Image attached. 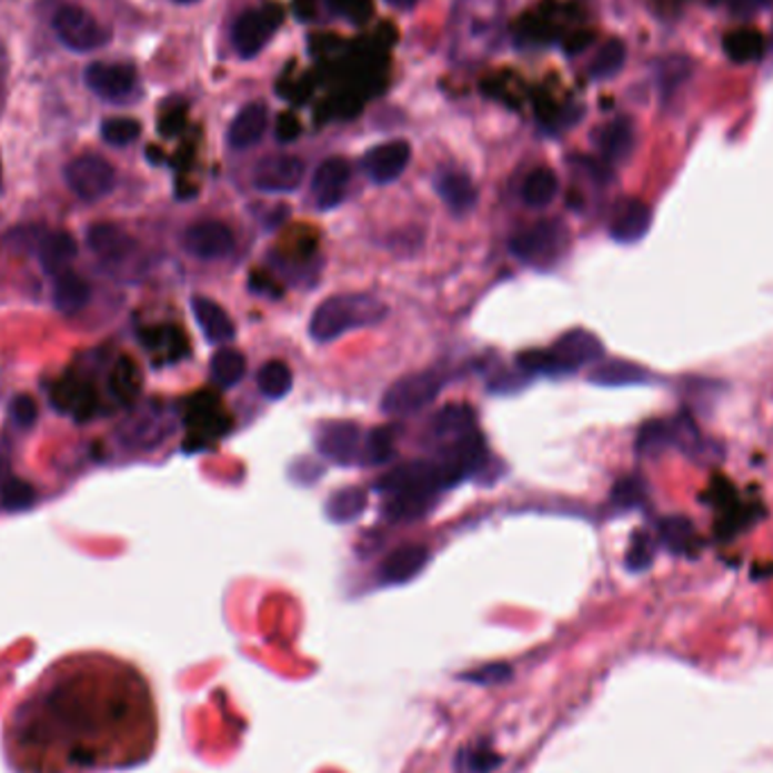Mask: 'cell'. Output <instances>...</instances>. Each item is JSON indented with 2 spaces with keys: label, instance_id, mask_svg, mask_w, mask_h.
Instances as JSON below:
<instances>
[{
  "label": "cell",
  "instance_id": "obj_1",
  "mask_svg": "<svg viewBox=\"0 0 773 773\" xmlns=\"http://www.w3.org/2000/svg\"><path fill=\"white\" fill-rule=\"evenodd\" d=\"M386 317V305L371 294H340L321 303L310 317V335L333 342L349 331L375 327Z\"/></svg>",
  "mask_w": 773,
  "mask_h": 773
},
{
  "label": "cell",
  "instance_id": "obj_2",
  "mask_svg": "<svg viewBox=\"0 0 773 773\" xmlns=\"http://www.w3.org/2000/svg\"><path fill=\"white\" fill-rule=\"evenodd\" d=\"M443 390V378L436 371H419L396 380L382 396V412L405 416L430 405Z\"/></svg>",
  "mask_w": 773,
  "mask_h": 773
},
{
  "label": "cell",
  "instance_id": "obj_3",
  "mask_svg": "<svg viewBox=\"0 0 773 773\" xmlns=\"http://www.w3.org/2000/svg\"><path fill=\"white\" fill-rule=\"evenodd\" d=\"M52 30L57 39L76 50V52H91L109 43V30L102 28L91 12H87L80 6H63L52 17Z\"/></svg>",
  "mask_w": 773,
  "mask_h": 773
},
{
  "label": "cell",
  "instance_id": "obj_4",
  "mask_svg": "<svg viewBox=\"0 0 773 773\" xmlns=\"http://www.w3.org/2000/svg\"><path fill=\"white\" fill-rule=\"evenodd\" d=\"M568 244V231L559 222H539L521 233H515L509 242L511 253L523 263L543 265L552 263L563 253Z\"/></svg>",
  "mask_w": 773,
  "mask_h": 773
},
{
  "label": "cell",
  "instance_id": "obj_5",
  "mask_svg": "<svg viewBox=\"0 0 773 773\" xmlns=\"http://www.w3.org/2000/svg\"><path fill=\"white\" fill-rule=\"evenodd\" d=\"M281 21H283V10L274 3L253 8V10H247L244 14H240L238 21L233 23V30H231V41H233L238 54L244 59L255 57L270 43L277 28L281 26Z\"/></svg>",
  "mask_w": 773,
  "mask_h": 773
},
{
  "label": "cell",
  "instance_id": "obj_6",
  "mask_svg": "<svg viewBox=\"0 0 773 773\" xmlns=\"http://www.w3.org/2000/svg\"><path fill=\"white\" fill-rule=\"evenodd\" d=\"M87 87L111 104H127L139 98V76L129 63L96 61L84 73Z\"/></svg>",
  "mask_w": 773,
  "mask_h": 773
},
{
  "label": "cell",
  "instance_id": "obj_7",
  "mask_svg": "<svg viewBox=\"0 0 773 773\" xmlns=\"http://www.w3.org/2000/svg\"><path fill=\"white\" fill-rule=\"evenodd\" d=\"M486 458V445L478 430L450 441L443 448L441 462L436 464L441 486H455L462 480H466L473 471L480 469V464Z\"/></svg>",
  "mask_w": 773,
  "mask_h": 773
},
{
  "label": "cell",
  "instance_id": "obj_8",
  "mask_svg": "<svg viewBox=\"0 0 773 773\" xmlns=\"http://www.w3.org/2000/svg\"><path fill=\"white\" fill-rule=\"evenodd\" d=\"M67 183L84 202H98L107 198L116 185L113 165L98 154H82L67 165Z\"/></svg>",
  "mask_w": 773,
  "mask_h": 773
},
{
  "label": "cell",
  "instance_id": "obj_9",
  "mask_svg": "<svg viewBox=\"0 0 773 773\" xmlns=\"http://www.w3.org/2000/svg\"><path fill=\"white\" fill-rule=\"evenodd\" d=\"M364 443L362 430L349 421L327 423L317 432L319 453L340 466L360 464V460H364Z\"/></svg>",
  "mask_w": 773,
  "mask_h": 773
},
{
  "label": "cell",
  "instance_id": "obj_10",
  "mask_svg": "<svg viewBox=\"0 0 773 773\" xmlns=\"http://www.w3.org/2000/svg\"><path fill=\"white\" fill-rule=\"evenodd\" d=\"M548 353L552 360V373H574L598 362L604 355V344L591 331L576 329L561 335Z\"/></svg>",
  "mask_w": 773,
  "mask_h": 773
},
{
  "label": "cell",
  "instance_id": "obj_11",
  "mask_svg": "<svg viewBox=\"0 0 773 773\" xmlns=\"http://www.w3.org/2000/svg\"><path fill=\"white\" fill-rule=\"evenodd\" d=\"M441 489L436 464L408 462L396 466L378 482V491L386 498L392 495H434Z\"/></svg>",
  "mask_w": 773,
  "mask_h": 773
},
{
  "label": "cell",
  "instance_id": "obj_12",
  "mask_svg": "<svg viewBox=\"0 0 773 773\" xmlns=\"http://www.w3.org/2000/svg\"><path fill=\"white\" fill-rule=\"evenodd\" d=\"M458 17H460L458 23H462V30L460 34H455V41L462 52H475L495 39L498 23H500L498 0H480V19H475L471 0H464Z\"/></svg>",
  "mask_w": 773,
  "mask_h": 773
},
{
  "label": "cell",
  "instance_id": "obj_13",
  "mask_svg": "<svg viewBox=\"0 0 773 773\" xmlns=\"http://www.w3.org/2000/svg\"><path fill=\"white\" fill-rule=\"evenodd\" d=\"M233 233L227 224L209 220L198 222L185 229L183 233V247L190 255L200 258V261H220V258L229 255L233 251Z\"/></svg>",
  "mask_w": 773,
  "mask_h": 773
},
{
  "label": "cell",
  "instance_id": "obj_14",
  "mask_svg": "<svg viewBox=\"0 0 773 773\" xmlns=\"http://www.w3.org/2000/svg\"><path fill=\"white\" fill-rule=\"evenodd\" d=\"M305 165L290 154L265 157L253 170V185L263 192H292L301 185Z\"/></svg>",
  "mask_w": 773,
  "mask_h": 773
},
{
  "label": "cell",
  "instance_id": "obj_15",
  "mask_svg": "<svg viewBox=\"0 0 773 773\" xmlns=\"http://www.w3.org/2000/svg\"><path fill=\"white\" fill-rule=\"evenodd\" d=\"M410 159H412V148L408 141H390V143H380L371 148L364 154L362 165H364V172L375 183H392L405 172Z\"/></svg>",
  "mask_w": 773,
  "mask_h": 773
},
{
  "label": "cell",
  "instance_id": "obj_16",
  "mask_svg": "<svg viewBox=\"0 0 773 773\" xmlns=\"http://www.w3.org/2000/svg\"><path fill=\"white\" fill-rule=\"evenodd\" d=\"M652 227V209L642 200L626 198L618 202L611 218V235L622 244H633L647 235Z\"/></svg>",
  "mask_w": 773,
  "mask_h": 773
},
{
  "label": "cell",
  "instance_id": "obj_17",
  "mask_svg": "<svg viewBox=\"0 0 773 773\" xmlns=\"http://www.w3.org/2000/svg\"><path fill=\"white\" fill-rule=\"evenodd\" d=\"M351 179V165L335 157L327 159L314 172L312 179V192L317 195V202L321 209H333L344 198V185Z\"/></svg>",
  "mask_w": 773,
  "mask_h": 773
},
{
  "label": "cell",
  "instance_id": "obj_18",
  "mask_svg": "<svg viewBox=\"0 0 773 773\" xmlns=\"http://www.w3.org/2000/svg\"><path fill=\"white\" fill-rule=\"evenodd\" d=\"M430 561L428 548L419 543H408L396 548L380 565V579L384 584H405L414 579Z\"/></svg>",
  "mask_w": 773,
  "mask_h": 773
},
{
  "label": "cell",
  "instance_id": "obj_19",
  "mask_svg": "<svg viewBox=\"0 0 773 773\" xmlns=\"http://www.w3.org/2000/svg\"><path fill=\"white\" fill-rule=\"evenodd\" d=\"M87 242L104 263H122L137 249V240L116 224H93L87 231Z\"/></svg>",
  "mask_w": 773,
  "mask_h": 773
},
{
  "label": "cell",
  "instance_id": "obj_20",
  "mask_svg": "<svg viewBox=\"0 0 773 773\" xmlns=\"http://www.w3.org/2000/svg\"><path fill=\"white\" fill-rule=\"evenodd\" d=\"M268 129V107L263 102H249L233 118L229 127V145L233 150H249L263 139Z\"/></svg>",
  "mask_w": 773,
  "mask_h": 773
},
{
  "label": "cell",
  "instance_id": "obj_21",
  "mask_svg": "<svg viewBox=\"0 0 773 773\" xmlns=\"http://www.w3.org/2000/svg\"><path fill=\"white\" fill-rule=\"evenodd\" d=\"M76 255H78V242L67 231L48 233L39 244V263H41L43 272L50 274L52 279L63 274V272H69L71 263L76 261Z\"/></svg>",
  "mask_w": 773,
  "mask_h": 773
},
{
  "label": "cell",
  "instance_id": "obj_22",
  "mask_svg": "<svg viewBox=\"0 0 773 773\" xmlns=\"http://www.w3.org/2000/svg\"><path fill=\"white\" fill-rule=\"evenodd\" d=\"M434 190L453 213H469L478 202V190L464 172H441L434 179Z\"/></svg>",
  "mask_w": 773,
  "mask_h": 773
},
{
  "label": "cell",
  "instance_id": "obj_23",
  "mask_svg": "<svg viewBox=\"0 0 773 773\" xmlns=\"http://www.w3.org/2000/svg\"><path fill=\"white\" fill-rule=\"evenodd\" d=\"M598 148L609 163H622L635 148V132L629 118H615L600 129Z\"/></svg>",
  "mask_w": 773,
  "mask_h": 773
},
{
  "label": "cell",
  "instance_id": "obj_24",
  "mask_svg": "<svg viewBox=\"0 0 773 773\" xmlns=\"http://www.w3.org/2000/svg\"><path fill=\"white\" fill-rule=\"evenodd\" d=\"M192 312H195L198 324L204 331L209 342L224 344V342H231L235 338L233 321L229 319L224 308H220L215 301H211L207 297H195L192 299Z\"/></svg>",
  "mask_w": 773,
  "mask_h": 773
},
{
  "label": "cell",
  "instance_id": "obj_25",
  "mask_svg": "<svg viewBox=\"0 0 773 773\" xmlns=\"http://www.w3.org/2000/svg\"><path fill=\"white\" fill-rule=\"evenodd\" d=\"M475 430V412L469 405H445L430 421V432L436 441H455Z\"/></svg>",
  "mask_w": 773,
  "mask_h": 773
},
{
  "label": "cell",
  "instance_id": "obj_26",
  "mask_svg": "<svg viewBox=\"0 0 773 773\" xmlns=\"http://www.w3.org/2000/svg\"><path fill=\"white\" fill-rule=\"evenodd\" d=\"M89 299H91V288L80 274L69 270V272L54 277L52 301H54V308L59 312L76 314L89 303Z\"/></svg>",
  "mask_w": 773,
  "mask_h": 773
},
{
  "label": "cell",
  "instance_id": "obj_27",
  "mask_svg": "<svg viewBox=\"0 0 773 773\" xmlns=\"http://www.w3.org/2000/svg\"><path fill=\"white\" fill-rule=\"evenodd\" d=\"M726 54L731 61L735 63H751V61H757L762 54H764V48H766V41H764V34L755 28H740V30H733L724 37L722 41Z\"/></svg>",
  "mask_w": 773,
  "mask_h": 773
},
{
  "label": "cell",
  "instance_id": "obj_28",
  "mask_svg": "<svg viewBox=\"0 0 773 773\" xmlns=\"http://www.w3.org/2000/svg\"><path fill=\"white\" fill-rule=\"evenodd\" d=\"M367 506V493L364 489H358V486H347V489H340L335 491L329 502H327V515H329V521L333 523H351L355 519H360V513L364 511Z\"/></svg>",
  "mask_w": 773,
  "mask_h": 773
},
{
  "label": "cell",
  "instance_id": "obj_29",
  "mask_svg": "<svg viewBox=\"0 0 773 773\" xmlns=\"http://www.w3.org/2000/svg\"><path fill=\"white\" fill-rule=\"evenodd\" d=\"M556 192H559V179L550 168L532 170L523 183V200L532 209H543L552 204Z\"/></svg>",
  "mask_w": 773,
  "mask_h": 773
},
{
  "label": "cell",
  "instance_id": "obj_30",
  "mask_svg": "<svg viewBox=\"0 0 773 773\" xmlns=\"http://www.w3.org/2000/svg\"><path fill=\"white\" fill-rule=\"evenodd\" d=\"M647 371L638 364L624 362V360H613L606 364H600L591 373V382L602 384V386H622V384H638L647 380Z\"/></svg>",
  "mask_w": 773,
  "mask_h": 773
},
{
  "label": "cell",
  "instance_id": "obj_31",
  "mask_svg": "<svg viewBox=\"0 0 773 773\" xmlns=\"http://www.w3.org/2000/svg\"><path fill=\"white\" fill-rule=\"evenodd\" d=\"M626 61V46L622 39H609L600 52L595 54V59L591 61L589 67V76L593 80H611L613 76H618Z\"/></svg>",
  "mask_w": 773,
  "mask_h": 773
},
{
  "label": "cell",
  "instance_id": "obj_32",
  "mask_svg": "<svg viewBox=\"0 0 773 773\" xmlns=\"http://www.w3.org/2000/svg\"><path fill=\"white\" fill-rule=\"evenodd\" d=\"M244 371H247V360L235 349H222L211 360V375L220 386H224V390L235 386L244 378Z\"/></svg>",
  "mask_w": 773,
  "mask_h": 773
},
{
  "label": "cell",
  "instance_id": "obj_33",
  "mask_svg": "<svg viewBox=\"0 0 773 773\" xmlns=\"http://www.w3.org/2000/svg\"><path fill=\"white\" fill-rule=\"evenodd\" d=\"M672 445V423L670 421H652L644 425L638 434L635 450L642 458H659Z\"/></svg>",
  "mask_w": 773,
  "mask_h": 773
},
{
  "label": "cell",
  "instance_id": "obj_34",
  "mask_svg": "<svg viewBox=\"0 0 773 773\" xmlns=\"http://www.w3.org/2000/svg\"><path fill=\"white\" fill-rule=\"evenodd\" d=\"M141 390V373L139 367L129 360L120 358L111 371V392L120 403H129L139 396Z\"/></svg>",
  "mask_w": 773,
  "mask_h": 773
},
{
  "label": "cell",
  "instance_id": "obj_35",
  "mask_svg": "<svg viewBox=\"0 0 773 773\" xmlns=\"http://www.w3.org/2000/svg\"><path fill=\"white\" fill-rule=\"evenodd\" d=\"M258 386H261V392L268 399H283L290 394L292 390V371L285 362L272 360L268 364H263V369L258 371Z\"/></svg>",
  "mask_w": 773,
  "mask_h": 773
},
{
  "label": "cell",
  "instance_id": "obj_36",
  "mask_svg": "<svg viewBox=\"0 0 773 773\" xmlns=\"http://www.w3.org/2000/svg\"><path fill=\"white\" fill-rule=\"evenodd\" d=\"M500 755L486 746V744H473L458 753L455 769L460 773H491L495 766H500Z\"/></svg>",
  "mask_w": 773,
  "mask_h": 773
},
{
  "label": "cell",
  "instance_id": "obj_37",
  "mask_svg": "<svg viewBox=\"0 0 773 773\" xmlns=\"http://www.w3.org/2000/svg\"><path fill=\"white\" fill-rule=\"evenodd\" d=\"M218 399H213L211 394H202L195 403L190 405V423L198 425L207 432H222L224 425V414L218 408Z\"/></svg>",
  "mask_w": 773,
  "mask_h": 773
},
{
  "label": "cell",
  "instance_id": "obj_38",
  "mask_svg": "<svg viewBox=\"0 0 773 773\" xmlns=\"http://www.w3.org/2000/svg\"><path fill=\"white\" fill-rule=\"evenodd\" d=\"M37 502V491L19 478L6 480V484L0 486V509L6 511H26Z\"/></svg>",
  "mask_w": 773,
  "mask_h": 773
},
{
  "label": "cell",
  "instance_id": "obj_39",
  "mask_svg": "<svg viewBox=\"0 0 773 773\" xmlns=\"http://www.w3.org/2000/svg\"><path fill=\"white\" fill-rule=\"evenodd\" d=\"M100 134L109 145L122 148L141 137V122L134 118H109L102 122Z\"/></svg>",
  "mask_w": 773,
  "mask_h": 773
},
{
  "label": "cell",
  "instance_id": "obj_40",
  "mask_svg": "<svg viewBox=\"0 0 773 773\" xmlns=\"http://www.w3.org/2000/svg\"><path fill=\"white\" fill-rule=\"evenodd\" d=\"M394 443H396V432L394 428H375L367 434L364 443V462L371 464H382L394 455Z\"/></svg>",
  "mask_w": 773,
  "mask_h": 773
},
{
  "label": "cell",
  "instance_id": "obj_41",
  "mask_svg": "<svg viewBox=\"0 0 773 773\" xmlns=\"http://www.w3.org/2000/svg\"><path fill=\"white\" fill-rule=\"evenodd\" d=\"M327 3L333 10V14L355 26L367 23L373 14V0H327Z\"/></svg>",
  "mask_w": 773,
  "mask_h": 773
},
{
  "label": "cell",
  "instance_id": "obj_42",
  "mask_svg": "<svg viewBox=\"0 0 773 773\" xmlns=\"http://www.w3.org/2000/svg\"><path fill=\"white\" fill-rule=\"evenodd\" d=\"M644 493H647V489H644L642 480L638 478H624L620 480L615 486H613V493H611V500L622 506V509H631V506H638L642 500H644Z\"/></svg>",
  "mask_w": 773,
  "mask_h": 773
},
{
  "label": "cell",
  "instance_id": "obj_43",
  "mask_svg": "<svg viewBox=\"0 0 773 773\" xmlns=\"http://www.w3.org/2000/svg\"><path fill=\"white\" fill-rule=\"evenodd\" d=\"M661 539L667 543L672 552H681L685 541L690 539V523L685 519H667L661 523Z\"/></svg>",
  "mask_w": 773,
  "mask_h": 773
},
{
  "label": "cell",
  "instance_id": "obj_44",
  "mask_svg": "<svg viewBox=\"0 0 773 773\" xmlns=\"http://www.w3.org/2000/svg\"><path fill=\"white\" fill-rule=\"evenodd\" d=\"M39 416V408H37V401L28 394H21L17 396L12 403H10V421L17 425V428H30L34 425Z\"/></svg>",
  "mask_w": 773,
  "mask_h": 773
},
{
  "label": "cell",
  "instance_id": "obj_45",
  "mask_svg": "<svg viewBox=\"0 0 773 773\" xmlns=\"http://www.w3.org/2000/svg\"><path fill=\"white\" fill-rule=\"evenodd\" d=\"M654 559V543L650 536H644V534H638L629 548V554H626V565L631 570H644Z\"/></svg>",
  "mask_w": 773,
  "mask_h": 773
},
{
  "label": "cell",
  "instance_id": "obj_46",
  "mask_svg": "<svg viewBox=\"0 0 773 773\" xmlns=\"http://www.w3.org/2000/svg\"><path fill=\"white\" fill-rule=\"evenodd\" d=\"M685 76H687V59L679 57L676 69H672V59H667L665 73H663V87H667L672 91L676 84H681L685 80Z\"/></svg>",
  "mask_w": 773,
  "mask_h": 773
},
{
  "label": "cell",
  "instance_id": "obj_47",
  "mask_svg": "<svg viewBox=\"0 0 773 773\" xmlns=\"http://www.w3.org/2000/svg\"><path fill=\"white\" fill-rule=\"evenodd\" d=\"M509 667L506 665H489V667H484V670H480V672H475V674H466V679H471V681H489V683H498V681H502V679H509Z\"/></svg>",
  "mask_w": 773,
  "mask_h": 773
},
{
  "label": "cell",
  "instance_id": "obj_48",
  "mask_svg": "<svg viewBox=\"0 0 773 773\" xmlns=\"http://www.w3.org/2000/svg\"><path fill=\"white\" fill-rule=\"evenodd\" d=\"M771 6H773V0H733V12L746 17V14L766 10Z\"/></svg>",
  "mask_w": 773,
  "mask_h": 773
},
{
  "label": "cell",
  "instance_id": "obj_49",
  "mask_svg": "<svg viewBox=\"0 0 773 773\" xmlns=\"http://www.w3.org/2000/svg\"><path fill=\"white\" fill-rule=\"evenodd\" d=\"M297 137H299V122H297V118L283 116V118H281V124H279V129H277V139L283 141V143H290V141H294Z\"/></svg>",
  "mask_w": 773,
  "mask_h": 773
},
{
  "label": "cell",
  "instance_id": "obj_50",
  "mask_svg": "<svg viewBox=\"0 0 773 773\" xmlns=\"http://www.w3.org/2000/svg\"><path fill=\"white\" fill-rule=\"evenodd\" d=\"M593 43V34L591 32H576L565 41V52L568 54H579L584 52L589 46Z\"/></svg>",
  "mask_w": 773,
  "mask_h": 773
},
{
  "label": "cell",
  "instance_id": "obj_51",
  "mask_svg": "<svg viewBox=\"0 0 773 773\" xmlns=\"http://www.w3.org/2000/svg\"><path fill=\"white\" fill-rule=\"evenodd\" d=\"M386 3H390L396 10H410V8H414L419 3V0H386Z\"/></svg>",
  "mask_w": 773,
  "mask_h": 773
},
{
  "label": "cell",
  "instance_id": "obj_52",
  "mask_svg": "<svg viewBox=\"0 0 773 773\" xmlns=\"http://www.w3.org/2000/svg\"><path fill=\"white\" fill-rule=\"evenodd\" d=\"M659 3H661L665 10H679L683 3H687V0H659Z\"/></svg>",
  "mask_w": 773,
  "mask_h": 773
},
{
  "label": "cell",
  "instance_id": "obj_53",
  "mask_svg": "<svg viewBox=\"0 0 773 773\" xmlns=\"http://www.w3.org/2000/svg\"><path fill=\"white\" fill-rule=\"evenodd\" d=\"M8 473V462L3 460V458H0V478H3Z\"/></svg>",
  "mask_w": 773,
  "mask_h": 773
},
{
  "label": "cell",
  "instance_id": "obj_54",
  "mask_svg": "<svg viewBox=\"0 0 773 773\" xmlns=\"http://www.w3.org/2000/svg\"><path fill=\"white\" fill-rule=\"evenodd\" d=\"M174 3H181V6H188V3H198V0H174Z\"/></svg>",
  "mask_w": 773,
  "mask_h": 773
}]
</instances>
